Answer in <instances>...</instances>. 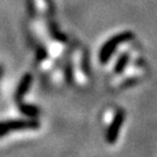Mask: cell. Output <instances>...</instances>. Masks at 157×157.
<instances>
[{
  "instance_id": "6da1fadb",
  "label": "cell",
  "mask_w": 157,
  "mask_h": 157,
  "mask_svg": "<svg viewBox=\"0 0 157 157\" xmlns=\"http://www.w3.org/2000/svg\"><path fill=\"white\" fill-rule=\"evenodd\" d=\"M133 37V34L130 32H124L120 33L118 35H114L113 37L108 40L107 42H105V44L101 47L100 54H99V59L101 63H106L111 56L113 55V52L115 51V49L118 48L119 45L124 42H127Z\"/></svg>"
},
{
  "instance_id": "7a4b0ae2",
  "label": "cell",
  "mask_w": 157,
  "mask_h": 157,
  "mask_svg": "<svg viewBox=\"0 0 157 157\" xmlns=\"http://www.w3.org/2000/svg\"><path fill=\"white\" fill-rule=\"evenodd\" d=\"M128 61H129V55H128V54H122L121 56L119 57L118 62H117V64H115V72H118V73L122 72V70L126 67V65H127Z\"/></svg>"
}]
</instances>
